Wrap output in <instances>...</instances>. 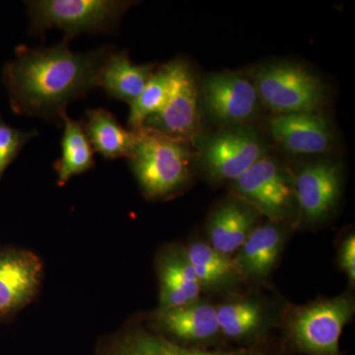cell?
Returning <instances> with one entry per match:
<instances>
[{"mask_svg":"<svg viewBox=\"0 0 355 355\" xmlns=\"http://www.w3.org/2000/svg\"><path fill=\"white\" fill-rule=\"evenodd\" d=\"M114 50L103 46L74 53L67 40L49 48L20 44L15 58L2 69L11 110L19 116L62 121L70 102L98 87L103 65Z\"/></svg>","mask_w":355,"mask_h":355,"instance_id":"1","label":"cell"},{"mask_svg":"<svg viewBox=\"0 0 355 355\" xmlns=\"http://www.w3.org/2000/svg\"><path fill=\"white\" fill-rule=\"evenodd\" d=\"M355 314V299L347 291L305 304L284 303L277 320L282 355H343L340 336Z\"/></svg>","mask_w":355,"mask_h":355,"instance_id":"2","label":"cell"},{"mask_svg":"<svg viewBox=\"0 0 355 355\" xmlns=\"http://www.w3.org/2000/svg\"><path fill=\"white\" fill-rule=\"evenodd\" d=\"M128 164L147 200H168L182 193L191 181L190 142L151 128L135 132Z\"/></svg>","mask_w":355,"mask_h":355,"instance_id":"3","label":"cell"},{"mask_svg":"<svg viewBox=\"0 0 355 355\" xmlns=\"http://www.w3.org/2000/svg\"><path fill=\"white\" fill-rule=\"evenodd\" d=\"M132 2L120 0H34L26 2L30 34L43 35L57 28L67 41L81 33H114Z\"/></svg>","mask_w":355,"mask_h":355,"instance_id":"4","label":"cell"},{"mask_svg":"<svg viewBox=\"0 0 355 355\" xmlns=\"http://www.w3.org/2000/svg\"><path fill=\"white\" fill-rule=\"evenodd\" d=\"M95 355H282L279 345L268 342L251 347L198 349L171 342L147 327L142 315L130 318L121 329L103 336Z\"/></svg>","mask_w":355,"mask_h":355,"instance_id":"5","label":"cell"},{"mask_svg":"<svg viewBox=\"0 0 355 355\" xmlns=\"http://www.w3.org/2000/svg\"><path fill=\"white\" fill-rule=\"evenodd\" d=\"M253 77L259 99L275 114L318 111L326 98L321 79L301 65L266 64Z\"/></svg>","mask_w":355,"mask_h":355,"instance_id":"6","label":"cell"},{"mask_svg":"<svg viewBox=\"0 0 355 355\" xmlns=\"http://www.w3.org/2000/svg\"><path fill=\"white\" fill-rule=\"evenodd\" d=\"M284 303L272 302L257 292L228 294L217 303L216 315L223 340L236 347H251L270 340ZM230 347V345H229Z\"/></svg>","mask_w":355,"mask_h":355,"instance_id":"7","label":"cell"},{"mask_svg":"<svg viewBox=\"0 0 355 355\" xmlns=\"http://www.w3.org/2000/svg\"><path fill=\"white\" fill-rule=\"evenodd\" d=\"M232 190L268 220L286 221L295 207L291 174L270 156L261 157L232 182Z\"/></svg>","mask_w":355,"mask_h":355,"instance_id":"8","label":"cell"},{"mask_svg":"<svg viewBox=\"0 0 355 355\" xmlns=\"http://www.w3.org/2000/svg\"><path fill=\"white\" fill-rule=\"evenodd\" d=\"M144 319L150 330L184 347H229L219 329L216 304L205 299L171 309H156L144 315Z\"/></svg>","mask_w":355,"mask_h":355,"instance_id":"9","label":"cell"},{"mask_svg":"<svg viewBox=\"0 0 355 355\" xmlns=\"http://www.w3.org/2000/svg\"><path fill=\"white\" fill-rule=\"evenodd\" d=\"M291 176L298 226L314 227L328 220L342 197V167L334 161H317Z\"/></svg>","mask_w":355,"mask_h":355,"instance_id":"10","label":"cell"},{"mask_svg":"<svg viewBox=\"0 0 355 355\" xmlns=\"http://www.w3.org/2000/svg\"><path fill=\"white\" fill-rule=\"evenodd\" d=\"M263 156L265 149L258 133L237 125L210 137L203 146L202 157L210 179L232 183Z\"/></svg>","mask_w":355,"mask_h":355,"instance_id":"11","label":"cell"},{"mask_svg":"<svg viewBox=\"0 0 355 355\" xmlns=\"http://www.w3.org/2000/svg\"><path fill=\"white\" fill-rule=\"evenodd\" d=\"M172 62V86L165 105L146 121L144 128L191 144L200 130L198 86L190 65L183 60Z\"/></svg>","mask_w":355,"mask_h":355,"instance_id":"12","label":"cell"},{"mask_svg":"<svg viewBox=\"0 0 355 355\" xmlns=\"http://www.w3.org/2000/svg\"><path fill=\"white\" fill-rule=\"evenodd\" d=\"M44 265L32 251L0 249V321L11 319L38 295Z\"/></svg>","mask_w":355,"mask_h":355,"instance_id":"13","label":"cell"},{"mask_svg":"<svg viewBox=\"0 0 355 355\" xmlns=\"http://www.w3.org/2000/svg\"><path fill=\"white\" fill-rule=\"evenodd\" d=\"M202 95L210 116L229 125L251 120L260 101L254 83L235 72L210 74L203 81Z\"/></svg>","mask_w":355,"mask_h":355,"instance_id":"14","label":"cell"},{"mask_svg":"<svg viewBox=\"0 0 355 355\" xmlns=\"http://www.w3.org/2000/svg\"><path fill=\"white\" fill-rule=\"evenodd\" d=\"M288 235L286 221L268 220L254 229L233 258L245 282L257 286L270 279L286 248Z\"/></svg>","mask_w":355,"mask_h":355,"instance_id":"15","label":"cell"},{"mask_svg":"<svg viewBox=\"0 0 355 355\" xmlns=\"http://www.w3.org/2000/svg\"><path fill=\"white\" fill-rule=\"evenodd\" d=\"M273 139L294 155H317L330 151L334 133L319 112L277 114L268 121Z\"/></svg>","mask_w":355,"mask_h":355,"instance_id":"16","label":"cell"},{"mask_svg":"<svg viewBox=\"0 0 355 355\" xmlns=\"http://www.w3.org/2000/svg\"><path fill=\"white\" fill-rule=\"evenodd\" d=\"M159 284L157 309L191 304L202 297V287L181 244L166 245L155 259Z\"/></svg>","mask_w":355,"mask_h":355,"instance_id":"17","label":"cell"},{"mask_svg":"<svg viewBox=\"0 0 355 355\" xmlns=\"http://www.w3.org/2000/svg\"><path fill=\"white\" fill-rule=\"evenodd\" d=\"M260 216L252 205L233 196L217 205L210 214L207 243L220 253L232 256L258 226Z\"/></svg>","mask_w":355,"mask_h":355,"instance_id":"18","label":"cell"},{"mask_svg":"<svg viewBox=\"0 0 355 355\" xmlns=\"http://www.w3.org/2000/svg\"><path fill=\"white\" fill-rule=\"evenodd\" d=\"M184 248L202 292L228 295L239 291L241 284H245L232 256L222 254L209 243L200 240Z\"/></svg>","mask_w":355,"mask_h":355,"instance_id":"19","label":"cell"},{"mask_svg":"<svg viewBox=\"0 0 355 355\" xmlns=\"http://www.w3.org/2000/svg\"><path fill=\"white\" fill-rule=\"evenodd\" d=\"M156 65L135 64L127 51H113L103 65L98 87H101L109 97L132 104L141 94Z\"/></svg>","mask_w":355,"mask_h":355,"instance_id":"20","label":"cell"},{"mask_svg":"<svg viewBox=\"0 0 355 355\" xmlns=\"http://www.w3.org/2000/svg\"><path fill=\"white\" fill-rule=\"evenodd\" d=\"M84 130L93 150L106 159L128 157L135 141V133L120 125L111 112L102 108L86 112Z\"/></svg>","mask_w":355,"mask_h":355,"instance_id":"21","label":"cell"},{"mask_svg":"<svg viewBox=\"0 0 355 355\" xmlns=\"http://www.w3.org/2000/svg\"><path fill=\"white\" fill-rule=\"evenodd\" d=\"M64 130L62 139V155L53 165L58 184L64 186L71 178L89 171L95 166L94 150L89 141L83 121L73 120L67 111L60 116Z\"/></svg>","mask_w":355,"mask_h":355,"instance_id":"22","label":"cell"},{"mask_svg":"<svg viewBox=\"0 0 355 355\" xmlns=\"http://www.w3.org/2000/svg\"><path fill=\"white\" fill-rule=\"evenodd\" d=\"M172 80V62L156 67L141 94L130 104L128 119L130 132H139L144 128L146 121L163 108L171 90Z\"/></svg>","mask_w":355,"mask_h":355,"instance_id":"23","label":"cell"},{"mask_svg":"<svg viewBox=\"0 0 355 355\" xmlns=\"http://www.w3.org/2000/svg\"><path fill=\"white\" fill-rule=\"evenodd\" d=\"M37 135L36 130L27 132L11 127L0 116V180L23 147Z\"/></svg>","mask_w":355,"mask_h":355,"instance_id":"24","label":"cell"},{"mask_svg":"<svg viewBox=\"0 0 355 355\" xmlns=\"http://www.w3.org/2000/svg\"><path fill=\"white\" fill-rule=\"evenodd\" d=\"M336 261L340 270L347 275L350 286L355 284V235L354 232L347 233L340 240L336 254Z\"/></svg>","mask_w":355,"mask_h":355,"instance_id":"25","label":"cell"}]
</instances>
